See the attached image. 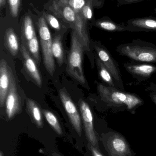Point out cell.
<instances>
[{
  "label": "cell",
  "mask_w": 156,
  "mask_h": 156,
  "mask_svg": "<svg viewBox=\"0 0 156 156\" xmlns=\"http://www.w3.org/2000/svg\"><path fill=\"white\" fill-rule=\"evenodd\" d=\"M98 93L101 100L110 107L124 108L132 114L144 104V101L137 94L124 90L98 83Z\"/></svg>",
  "instance_id": "1"
},
{
  "label": "cell",
  "mask_w": 156,
  "mask_h": 156,
  "mask_svg": "<svg viewBox=\"0 0 156 156\" xmlns=\"http://www.w3.org/2000/svg\"><path fill=\"white\" fill-rule=\"evenodd\" d=\"M116 52L132 61L141 63H156V45L141 39L119 45Z\"/></svg>",
  "instance_id": "2"
},
{
  "label": "cell",
  "mask_w": 156,
  "mask_h": 156,
  "mask_svg": "<svg viewBox=\"0 0 156 156\" xmlns=\"http://www.w3.org/2000/svg\"><path fill=\"white\" fill-rule=\"evenodd\" d=\"M83 46L73 30L71 34V46L68 57L67 71L69 75L82 84L86 83L82 69Z\"/></svg>",
  "instance_id": "3"
},
{
  "label": "cell",
  "mask_w": 156,
  "mask_h": 156,
  "mask_svg": "<svg viewBox=\"0 0 156 156\" xmlns=\"http://www.w3.org/2000/svg\"><path fill=\"white\" fill-rule=\"evenodd\" d=\"M101 140L109 156H135L128 141L120 133L111 131L103 134Z\"/></svg>",
  "instance_id": "4"
},
{
  "label": "cell",
  "mask_w": 156,
  "mask_h": 156,
  "mask_svg": "<svg viewBox=\"0 0 156 156\" xmlns=\"http://www.w3.org/2000/svg\"><path fill=\"white\" fill-rule=\"evenodd\" d=\"M38 28L44 65L49 75L53 76L56 70V65L52 54L53 40L49 28L44 17H41L38 19Z\"/></svg>",
  "instance_id": "5"
},
{
  "label": "cell",
  "mask_w": 156,
  "mask_h": 156,
  "mask_svg": "<svg viewBox=\"0 0 156 156\" xmlns=\"http://www.w3.org/2000/svg\"><path fill=\"white\" fill-rule=\"evenodd\" d=\"M95 49L98 58L112 76L117 88L124 90L120 66L117 61L113 57L109 50L104 47L96 45Z\"/></svg>",
  "instance_id": "6"
},
{
  "label": "cell",
  "mask_w": 156,
  "mask_h": 156,
  "mask_svg": "<svg viewBox=\"0 0 156 156\" xmlns=\"http://www.w3.org/2000/svg\"><path fill=\"white\" fill-rule=\"evenodd\" d=\"M79 105L85 135L88 142L100 149L99 139L93 126V116L90 108L89 105L82 100H80Z\"/></svg>",
  "instance_id": "7"
},
{
  "label": "cell",
  "mask_w": 156,
  "mask_h": 156,
  "mask_svg": "<svg viewBox=\"0 0 156 156\" xmlns=\"http://www.w3.org/2000/svg\"><path fill=\"white\" fill-rule=\"evenodd\" d=\"M60 97L64 109L74 129L80 136L82 133V118L77 107L69 95L63 90L59 92Z\"/></svg>",
  "instance_id": "8"
},
{
  "label": "cell",
  "mask_w": 156,
  "mask_h": 156,
  "mask_svg": "<svg viewBox=\"0 0 156 156\" xmlns=\"http://www.w3.org/2000/svg\"><path fill=\"white\" fill-rule=\"evenodd\" d=\"M123 66L127 72L140 81L148 80L156 72V66L149 63L132 61L124 63Z\"/></svg>",
  "instance_id": "9"
},
{
  "label": "cell",
  "mask_w": 156,
  "mask_h": 156,
  "mask_svg": "<svg viewBox=\"0 0 156 156\" xmlns=\"http://www.w3.org/2000/svg\"><path fill=\"white\" fill-rule=\"evenodd\" d=\"M5 104V112L9 119L13 117L20 111V99L16 90L15 79L13 73L11 75L10 87Z\"/></svg>",
  "instance_id": "10"
},
{
  "label": "cell",
  "mask_w": 156,
  "mask_h": 156,
  "mask_svg": "<svg viewBox=\"0 0 156 156\" xmlns=\"http://www.w3.org/2000/svg\"><path fill=\"white\" fill-rule=\"evenodd\" d=\"M5 59L0 62V106L2 107L5 103L9 91L12 71Z\"/></svg>",
  "instance_id": "11"
},
{
  "label": "cell",
  "mask_w": 156,
  "mask_h": 156,
  "mask_svg": "<svg viewBox=\"0 0 156 156\" xmlns=\"http://www.w3.org/2000/svg\"><path fill=\"white\" fill-rule=\"evenodd\" d=\"M126 23L130 32H156V17L149 16L133 18Z\"/></svg>",
  "instance_id": "12"
},
{
  "label": "cell",
  "mask_w": 156,
  "mask_h": 156,
  "mask_svg": "<svg viewBox=\"0 0 156 156\" xmlns=\"http://www.w3.org/2000/svg\"><path fill=\"white\" fill-rule=\"evenodd\" d=\"M21 52L24 59V66L27 72L34 80L36 84L41 87L42 84L41 74L34 60L31 57L24 44L21 45Z\"/></svg>",
  "instance_id": "13"
},
{
  "label": "cell",
  "mask_w": 156,
  "mask_h": 156,
  "mask_svg": "<svg viewBox=\"0 0 156 156\" xmlns=\"http://www.w3.org/2000/svg\"><path fill=\"white\" fill-rule=\"evenodd\" d=\"M74 31L76 32L82 44L87 50H89V40L86 28V24L82 17L77 15L74 23Z\"/></svg>",
  "instance_id": "14"
},
{
  "label": "cell",
  "mask_w": 156,
  "mask_h": 156,
  "mask_svg": "<svg viewBox=\"0 0 156 156\" xmlns=\"http://www.w3.org/2000/svg\"><path fill=\"white\" fill-rule=\"evenodd\" d=\"M96 26L99 28L111 32H122L130 31V28L124 24H118L110 18L98 20L96 23Z\"/></svg>",
  "instance_id": "15"
},
{
  "label": "cell",
  "mask_w": 156,
  "mask_h": 156,
  "mask_svg": "<svg viewBox=\"0 0 156 156\" xmlns=\"http://www.w3.org/2000/svg\"><path fill=\"white\" fill-rule=\"evenodd\" d=\"M5 47L12 55H16L19 49V42L16 34L13 28L10 27L5 31Z\"/></svg>",
  "instance_id": "16"
},
{
  "label": "cell",
  "mask_w": 156,
  "mask_h": 156,
  "mask_svg": "<svg viewBox=\"0 0 156 156\" xmlns=\"http://www.w3.org/2000/svg\"><path fill=\"white\" fill-rule=\"evenodd\" d=\"M27 109L33 122L39 128L43 126L41 110L37 104L31 99L27 101Z\"/></svg>",
  "instance_id": "17"
},
{
  "label": "cell",
  "mask_w": 156,
  "mask_h": 156,
  "mask_svg": "<svg viewBox=\"0 0 156 156\" xmlns=\"http://www.w3.org/2000/svg\"><path fill=\"white\" fill-rule=\"evenodd\" d=\"M96 63L99 76L101 80L107 84V86L117 88L111 74L103 64L98 57L96 58Z\"/></svg>",
  "instance_id": "18"
},
{
  "label": "cell",
  "mask_w": 156,
  "mask_h": 156,
  "mask_svg": "<svg viewBox=\"0 0 156 156\" xmlns=\"http://www.w3.org/2000/svg\"><path fill=\"white\" fill-rule=\"evenodd\" d=\"M52 50L53 56L56 59L58 65L61 66L64 62V55L63 45L60 36H57L53 39Z\"/></svg>",
  "instance_id": "19"
},
{
  "label": "cell",
  "mask_w": 156,
  "mask_h": 156,
  "mask_svg": "<svg viewBox=\"0 0 156 156\" xmlns=\"http://www.w3.org/2000/svg\"><path fill=\"white\" fill-rule=\"evenodd\" d=\"M22 32L27 42L36 35L33 21L29 16H26L24 17L22 25Z\"/></svg>",
  "instance_id": "20"
},
{
  "label": "cell",
  "mask_w": 156,
  "mask_h": 156,
  "mask_svg": "<svg viewBox=\"0 0 156 156\" xmlns=\"http://www.w3.org/2000/svg\"><path fill=\"white\" fill-rule=\"evenodd\" d=\"M43 114L47 122L49 125L54 129V131L59 135L62 134V130L59 122L56 115L48 110H44L43 111Z\"/></svg>",
  "instance_id": "21"
},
{
  "label": "cell",
  "mask_w": 156,
  "mask_h": 156,
  "mask_svg": "<svg viewBox=\"0 0 156 156\" xmlns=\"http://www.w3.org/2000/svg\"><path fill=\"white\" fill-rule=\"evenodd\" d=\"M27 44L30 54L34 56V58L37 62L39 64L40 63L39 44L37 36L36 35L32 39L27 41Z\"/></svg>",
  "instance_id": "22"
},
{
  "label": "cell",
  "mask_w": 156,
  "mask_h": 156,
  "mask_svg": "<svg viewBox=\"0 0 156 156\" xmlns=\"http://www.w3.org/2000/svg\"><path fill=\"white\" fill-rule=\"evenodd\" d=\"M10 14L13 17H16L19 14L21 0H8Z\"/></svg>",
  "instance_id": "23"
},
{
  "label": "cell",
  "mask_w": 156,
  "mask_h": 156,
  "mask_svg": "<svg viewBox=\"0 0 156 156\" xmlns=\"http://www.w3.org/2000/svg\"><path fill=\"white\" fill-rule=\"evenodd\" d=\"M63 15L64 18L70 22L75 23L76 19V16L74 10L70 6H66L63 10Z\"/></svg>",
  "instance_id": "24"
},
{
  "label": "cell",
  "mask_w": 156,
  "mask_h": 156,
  "mask_svg": "<svg viewBox=\"0 0 156 156\" xmlns=\"http://www.w3.org/2000/svg\"><path fill=\"white\" fill-rule=\"evenodd\" d=\"M69 4L74 11L78 12L85 6L84 0H70Z\"/></svg>",
  "instance_id": "25"
},
{
  "label": "cell",
  "mask_w": 156,
  "mask_h": 156,
  "mask_svg": "<svg viewBox=\"0 0 156 156\" xmlns=\"http://www.w3.org/2000/svg\"><path fill=\"white\" fill-rule=\"evenodd\" d=\"M46 18L48 22L49 23L54 29L56 30H60V25L59 22L57 19L51 15H47L46 16Z\"/></svg>",
  "instance_id": "26"
},
{
  "label": "cell",
  "mask_w": 156,
  "mask_h": 156,
  "mask_svg": "<svg viewBox=\"0 0 156 156\" xmlns=\"http://www.w3.org/2000/svg\"><path fill=\"white\" fill-rule=\"evenodd\" d=\"M82 15L84 17L88 20H90L92 18L93 13L92 9L89 5H86L82 9Z\"/></svg>",
  "instance_id": "27"
},
{
  "label": "cell",
  "mask_w": 156,
  "mask_h": 156,
  "mask_svg": "<svg viewBox=\"0 0 156 156\" xmlns=\"http://www.w3.org/2000/svg\"><path fill=\"white\" fill-rule=\"evenodd\" d=\"M154 87H153V84L150 85L149 87V96L152 100V101L156 105V85L154 83Z\"/></svg>",
  "instance_id": "28"
},
{
  "label": "cell",
  "mask_w": 156,
  "mask_h": 156,
  "mask_svg": "<svg viewBox=\"0 0 156 156\" xmlns=\"http://www.w3.org/2000/svg\"><path fill=\"white\" fill-rule=\"evenodd\" d=\"M88 147L93 156H104L100 151V149H98L89 143H88Z\"/></svg>",
  "instance_id": "29"
},
{
  "label": "cell",
  "mask_w": 156,
  "mask_h": 156,
  "mask_svg": "<svg viewBox=\"0 0 156 156\" xmlns=\"http://www.w3.org/2000/svg\"><path fill=\"white\" fill-rule=\"evenodd\" d=\"M143 1H144V0H117L118 4L120 5L136 3L140 2Z\"/></svg>",
  "instance_id": "30"
},
{
  "label": "cell",
  "mask_w": 156,
  "mask_h": 156,
  "mask_svg": "<svg viewBox=\"0 0 156 156\" xmlns=\"http://www.w3.org/2000/svg\"><path fill=\"white\" fill-rule=\"evenodd\" d=\"M5 3V0H0V7L2 9L4 6Z\"/></svg>",
  "instance_id": "31"
},
{
  "label": "cell",
  "mask_w": 156,
  "mask_h": 156,
  "mask_svg": "<svg viewBox=\"0 0 156 156\" xmlns=\"http://www.w3.org/2000/svg\"><path fill=\"white\" fill-rule=\"evenodd\" d=\"M52 156H62L60 154H58V153H53V154H52Z\"/></svg>",
  "instance_id": "32"
},
{
  "label": "cell",
  "mask_w": 156,
  "mask_h": 156,
  "mask_svg": "<svg viewBox=\"0 0 156 156\" xmlns=\"http://www.w3.org/2000/svg\"><path fill=\"white\" fill-rule=\"evenodd\" d=\"M3 156V154L2 152V151H1V153H0V156Z\"/></svg>",
  "instance_id": "33"
},
{
  "label": "cell",
  "mask_w": 156,
  "mask_h": 156,
  "mask_svg": "<svg viewBox=\"0 0 156 156\" xmlns=\"http://www.w3.org/2000/svg\"><path fill=\"white\" fill-rule=\"evenodd\" d=\"M155 12H156V8L155 9Z\"/></svg>",
  "instance_id": "34"
}]
</instances>
